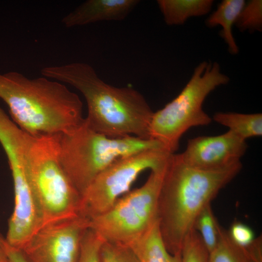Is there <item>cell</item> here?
I'll return each instance as SVG.
<instances>
[{
    "label": "cell",
    "instance_id": "ffe728a7",
    "mask_svg": "<svg viewBox=\"0 0 262 262\" xmlns=\"http://www.w3.org/2000/svg\"><path fill=\"white\" fill-rule=\"evenodd\" d=\"M99 262H140L128 246L104 241L99 255Z\"/></svg>",
    "mask_w": 262,
    "mask_h": 262
},
{
    "label": "cell",
    "instance_id": "7a4b0ae2",
    "mask_svg": "<svg viewBox=\"0 0 262 262\" xmlns=\"http://www.w3.org/2000/svg\"><path fill=\"white\" fill-rule=\"evenodd\" d=\"M241 162L205 170L185 164L179 154L167 161L159 193L158 220L167 251L180 260L185 242L202 210L240 172Z\"/></svg>",
    "mask_w": 262,
    "mask_h": 262
},
{
    "label": "cell",
    "instance_id": "2e32d148",
    "mask_svg": "<svg viewBox=\"0 0 262 262\" xmlns=\"http://www.w3.org/2000/svg\"><path fill=\"white\" fill-rule=\"evenodd\" d=\"M218 124L227 127L241 138L262 135L261 113L246 114L233 112H217L213 117Z\"/></svg>",
    "mask_w": 262,
    "mask_h": 262
},
{
    "label": "cell",
    "instance_id": "8fae6325",
    "mask_svg": "<svg viewBox=\"0 0 262 262\" xmlns=\"http://www.w3.org/2000/svg\"><path fill=\"white\" fill-rule=\"evenodd\" d=\"M138 0H88L65 16L62 22L67 28L102 21L124 19L139 3Z\"/></svg>",
    "mask_w": 262,
    "mask_h": 262
},
{
    "label": "cell",
    "instance_id": "ac0fdd59",
    "mask_svg": "<svg viewBox=\"0 0 262 262\" xmlns=\"http://www.w3.org/2000/svg\"><path fill=\"white\" fill-rule=\"evenodd\" d=\"M236 26L242 32L261 31L262 26V1L252 0L245 4L240 12Z\"/></svg>",
    "mask_w": 262,
    "mask_h": 262
},
{
    "label": "cell",
    "instance_id": "5bb4252c",
    "mask_svg": "<svg viewBox=\"0 0 262 262\" xmlns=\"http://www.w3.org/2000/svg\"><path fill=\"white\" fill-rule=\"evenodd\" d=\"M213 0H159L158 6L168 25L183 24L188 18L208 14Z\"/></svg>",
    "mask_w": 262,
    "mask_h": 262
},
{
    "label": "cell",
    "instance_id": "5b68a950",
    "mask_svg": "<svg viewBox=\"0 0 262 262\" xmlns=\"http://www.w3.org/2000/svg\"><path fill=\"white\" fill-rule=\"evenodd\" d=\"M59 135L33 136L26 154L27 175L42 226L80 216L81 195L61 165Z\"/></svg>",
    "mask_w": 262,
    "mask_h": 262
},
{
    "label": "cell",
    "instance_id": "44dd1931",
    "mask_svg": "<svg viewBox=\"0 0 262 262\" xmlns=\"http://www.w3.org/2000/svg\"><path fill=\"white\" fill-rule=\"evenodd\" d=\"M104 242L98 234L89 228L82 238L77 262H99V251Z\"/></svg>",
    "mask_w": 262,
    "mask_h": 262
},
{
    "label": "cell",
    "instance_id": "9c48e42d",
    "mask_svg": "<svg viewBox=\"0 0 262 262\" xmlns=\"http://www.w3.org/2000/svg\"><path fill=\"white\" fill-rule=\"evenodd\" d=\"M89 228L82 216L42 226L21 250L29 262H77Z\"/></svg>",
    "mask_w": 262,
    "mask_h": 262
},
{
    "label": "cell",
    "instance_id": "30bf717a",
    "mask_svg": "<svg viewBox=\"0 0 262 262\" xmlns=\"http://www.w3.org/2000/svg\"><path fill=\"white\" fill-rule=\"evenodd\" d=\"M247 147L246 140L228 130L217 136L190 139L185 150L179 154L182 161L190 166L214 170L241 162Z\"/></svg>",
    "mask_w": 262,
    "mask_h": 262
},
{
    "label": "cell",
    "instance_id": "3957f363",
    "mask_svg": "<svg viewBox=\"0 0 262 262\" xmlns=\"http://www.w3.org/2000/svg\"><path fill=\"white\" fill-rule=\"evenodd\" d=\"M0 98L12 120L33 137L61 134L82 124V102L64 84L17 71L0 73Z\"/></svg>",
    "mask_w": 262,
    "mask_h": 262
},
{
    "label": "cell",
    "instance_id": "6da1fadb",
    "mask_svg": "<svg viewBox=\"0 0 262 262\" xmlns=\"http://www.w3.org/2000/svg\"><path fill=\"white\" fill-rule=\"evenodd\" d=\"M41 73L82 93L87 107L84 121L92 130L112 138L134 136L150 139L149 127L154 112L136 90L106 83L85 63L45 67Z\"/></svg>",
    "mask_w": 262,
    "mask_h": 262
},
{
    "label": "cell",
    "instance_id": "9a60e30c",
    "mask_svg": "<svg viewBox=\"0 0 262 262\" xmlns=\"http://www.w3.org/2000/svg\"><path fill=\"white\" fill-rule=\"evenodd\" d=\"M245 4L244 0H224L206 21V25L209 27L218 25L222 27L221 36L232 54H237L239 48L232 34V27Z\"/></svg>",
    "mask_w": 262,
    "mask_h": 262
},
{
    "label": "cell",
    "instance_id": "e0dca14e",
    "mask_svg": "<svg viewBox=\"0 0 262 262\" xmlns=\"http://www.w3.org/2000/svg\"><path fill=\"white\" fill-rule=\"evenodd\" d=\"M211 204L207 205L197 217L194 229L199 233L209 253L216 247L218 241L219 227Z\"/></svg>",
    "mask_w": 262,
    "mask_h": 262
},
{
    "label": "cell",
    "instance_id": "7c38bea8",
    "mask_svg": "<svg viewBox=\"0 0 262 262\" xmlns=\"http://www.w3.org/2000/svg\"><path fill=\"white\" fill-rule=\"evenodd\" d=\"M218 231L217 244L209 253L208 262H262L261 236L249 246L243 247L235 244L220 225Z\"/></svg>",
    "mask_w": 262,
    "mask_h": 262
},
{
    "label": "cell",
    "instance_id": "52a82bcc",
    "mask_svg": "<svg viewBox=\"0 0 262 262\" xmlns=\"http://www.w3.org/2000/svg\"><path fill=\"white\" fill-rule=\"evenodd\" d=\"M166 165L151 170L143 185L90 219L89 228L105 242L127 246L141 237L158 219V198Z\"/></svg>",
    "mask_w": 262,
    "mask_h": 262
},
{
    "label": "cell",
    "instance_id": "cb8c5ba5",
    "mask_svg": "<svg viewBox=\"0 0 262 262\" xmlns=\"http://www.w3.org/2000/svg\"><path fill=\"white\" fill-rule=\"evenodd\" d=\"M2 237L0 235V262H8L1 246Z\"/></svg>",
    "mask_w": 262,
    "mask_h": 262
},
{
    "label": "cell",
    "instance_id": "8992f818",
    "mask_svg": "<svg viewBox=\"0 0 262 262\" xmlns=\"http://www.w3.org/2000/svg\"><path fill=\"white\" fill-rule=\"evenodd\" d=\"M229 81L217 63L203 61L199 64L180 93L153 113L149 127L150 139L174 153L181 136L189 129L211 123L212 118L203 110V102L212 91Z\"/></svg>",
    "mask_w": 262,
    "mask_h": 262
},
{
    "label": "cell",
    "instance_id": "277c9868",
    "mask_svg": "<svg viewBox=\"0 0 262 262\" xmlns=\"http://www.w3.org/2000/svg\"><path fill=\"white\" fill-rule=\"evenodd\" d=\"M149 149H164L158 141L134 136L112 138L83 122L60 134L59 155L62 167L82 195L95 178L115 160Z\"/></svg>",
    "mask_w": 262,
    "mask_h": 262
},
{
    "label": "cell",
    "instance_id": "603a6c76",
    "mask_svg": "<svg viewBox=\"0 0 262 262\" xmlns=\"http://www.w3.org/2000/svg\"><path fill=\"white\" fill-rule=\"evenodd\" d=\"M1 246L8 262H29L20 250L9 245L3 238Z\"/></svg>",
    "mask_w": 262,
    "mask_h": 262
},
{
    "label": "cell",
    "instance_id": "7402d4cb",
    "mask_svg": "<svg viewBox=\"0 0 262 262\" xmlns=\"http://www.w3.org/2000/svg\"><path fill=\"white\" fill-rule=\"evenodd\" d=\"M228 232L232 241L243 247L250 246L256 238L252 229L240 222H234Z\"/></svg>",
    "mask_w": 262,
    "mask_h": 262
},
{
    "label": "cell",
    "instance_id": "d6986e66",
    "mask_svg": "<svg viewBox=\"0 0 262 262\" xmlns=\"http://www.w3.org/2000/svg\"><path fill=\"white\" fill-rule=\"evenodd\" d=\"M209 252L194 229L185 242L180 262H208Z\"/></svg>",
    "mask_w": 262,
    "mask_h": 262
},
{
    "label": "cell",
    "instance_id": "ba28073f",
    "mask_svg": "<svg viewBox=\"0 0 262 262\" xmlns=\"http://www.w3.org/2000/svg\"><path fill=\"white\" fill-rule=\"evenodd\" d=\"M171 154L164 149H149L115 160L82 195L80 215L90 220L108 211L142 172L164 167Z\"/></svg>",
    "mask_w": 262,
    "mask_h": 262
},
{
    "label": "cell",
    "instance_id": "4fadbf2b",
    "mask_svg": "<svg viewBox=\"0 0 262 262\" xmlns=\"http://www.w3.org/2000/svg\"><path fill=\"white\" fill-rule=\"evenodd\" d=\"M140 262H180L167 250L160 233L158 219L139 239L128 246Z\"/></svg>",
    "mask_w": 262,
    "mask_h": 262
}]
</instances>
